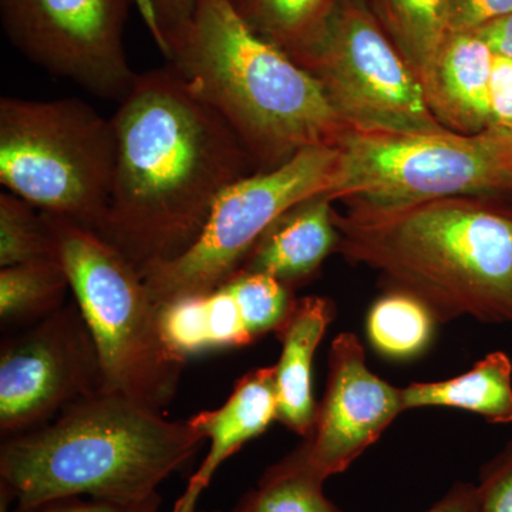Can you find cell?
I'll return each instance as SVG.
<instances>
[{
  "label": "cell",
  "instance_id": "cell-3",
  "mask_svg": "<svg viewBox=\"0 0 512 512\" xmlns=\"http://www.w3.org/2000/svg\"><path fill=\"white\" fill-rule=\"evenodd\" d=\"M336 251L382 272L439 320L512 322V212L467 198L333 211Z\"/></svg>",
  "mask_w": 512,
  "mask_h": 512
},
{
  "label": "cell",
  "instance_id": "cell-21",
  "mask_svg": "<svg viewBox=\"0 0 512 512\" xmlns=\"http://www.w3.org/2000/svg\"><path fill=\"white\" fill-rule=\"evenodd\" d=\"M434 315L419 299L404 292L383 296L367 316V335L377 352L393 359L419 355L433 335Z\"/></svg>",
  "mask_w": 512,
  "mask_h": 512
},
{
  "label": "cell",
  "instance_id": "cell-18",
  "mask_svg": "<svg viewBox=\"0 0 512 512\" xmlns=\"http://www.w3.org/2000/svg\"><path fill=\"white\" fill-rule=\"evenodd\" d=\"M372 6L384 32L424 86L450 35L448 0H372Z\"/></svg>",
  "mask_w": 512,
  "mask_h": 512
},
{
  "label": "cell",
  "instance_id": "cell-14",
  "mask_svg": "<svg viewBox=\"0 0 512 512\" xmlns=\"http://www.w3.org/2000/svg\"><path fill=\"white\" fill-rule=\"evenodd\" d=\"M494 56L490 46L474 32L450 33L444 40L423 86L430 110L444 127L461 134L491 128Z\"/></svg>",
  "mask_w": 512,
  "mask_h": 512
},
{
  "label": "cell",
  "instance_id": "cell-15",
  "mask_svg": "<svg viewBox=\"0 0 512 512\" xmlns=\"http://www.w3.org/2000/svg\"><path fill=\"white\" fill-rule=\"evenodd\" d=\"M332 202L319 194L289 208L258 239L239 272L274 276L286 286L315 274L338 249Z\"/></svg>",
  "mask_w": 512,
  "mask_h": 512
},
{
  "label": "cell",
  "instance_id": "cell-28",
  "mask_svg": "<svg viewBox=\"0 0 512 512\" xmlns=\"http://www.w3.org/2000/svg\"><path fill=\"white\" fill-rule=\"evenodd\" d=\"M160 47L164 36L191 18L197 0H133Z\"/></svg>",
  "mask_w": 512,
  "mask_h": 512
},
{
  "label": "cell",
  "instance_id": "cell-34",
  "mask_svg": "<svg viewBox=\"0 0 512 512\" xmlns=\"http://www.w3.org/2000/svg\"><path fill=\"white\" fill-rule=\"evenodd\" d=\"M198 512H222V511H198Z\"/></svg>",
  "mask_w": 512,
  "mask_h": 512
},
{
  "label": "cell",
  "instance_id": "cell-30",
  "mask_svg": "<svg viewBox=\"0 0 512 512\" xmlns=\"http://www.w3.org/2000/svg\"><path fill=\"white\" fill-rule=\"evenodd\" d=\"M491 127L512 136V60L495 55L490 86Z\"/></svg>",
  "mask_w": 512,
  "mask_h": 512
},
{
  "label": "cell",
  "instance_id": "cell-20",
  "mask_svg": "<svg viewBox=\"0 0 512 512\" xmlns=\"http://www.w3.org/2000/svg\"><path fill=\"white\" fill-rule=\"evenodd\" d=\"M325 480L313 474L293 451L269 467L258 487L237 505L239 512H342L323 493Z\"/></svg>",
  "mask_w": 512,
  "mask_h": 512
},
{
  "label": "cell",
  "instance_id": "cell-13",
  "mask_svg": "<svg viewBox=\"0 0 512 512\" xmlns=\"http://www.w3.org/2000/svg\"><path fill=\"white\" fill-rule=\"evenodd\" d=\"M278 420L275 366L252 370L238 380L227 402L191 417L190 423L210 440V450L175 500L170 512H198V503L218 468L249 440Z\"/></svg>",
  "mask_w": 512,
  "mask_h": 512
},
{
  "label": "cell",
  "instance_id": "cell-9",
  "mask_svg": "<svg viewBox=\"0 0 512 512\" xmlns=\"http://www.w3.org/2000/svg\"><path fill=\"white\" fill-rule=\"evenodd\" d=\"M338 163V146L305 148L274 170L258 171L228 187L183 255L141 272L158 308L214 291L237 275L272 222L299 202L330 194Z\"/></svg>",
  "mask_w": 512,
  "mask_h": 512
},
{
  "label": "cell",
  "instance_id": "cell-12",
  "mask_svg": "<svg viewBox=\"0 0 512 512\" xmlns=\"http://www.w3.org/2000/svg\"><path fill=\"white\" fill-rule=\"evenodd\" d=\"M402 412V389L370 372L359 339L340 333L330 348L328 386L315 423L296 453L326 481L348 470Z\"/></svg>",
  "mask_w": 512,
  "mask_h": 512
},
{
  "label": "cell",
  "instance_id": "cell-25",
  "mask_svg": "<svg viewBox=\"0 0 512 512\" xmlns=\"http://www.w3.org/2000/svg\"><path fill=\"white\" fill-rule=\"evenodd\" d=\"M201 296L208 350L241 348L254 342L227 285Z\"/></svg>",
  "mask_w": 512,
  "mask_h": 512
},
{
  "label": "cell",
  "instance_id": "cell-5",
  "mask_svg": "<svg viewBox=\"0 0 512 512\" xmlns=\"http://www.w3.org/2000/svg\"><path fill=\"white\" fill-rule=\"evenodd\" d=\"M43 217L99 353L103 392L163 413L177 396L187 359L165 342L160 308L143 276L92 229L46 212Z\"/></svg>",
  "mask_w": 512,
  "mask_h": 512
},
{
  "label": "cell",
  "instance_id": "cell-16",
  "mask_svg": "<svg viewBox=\"0 0 512 512\" xmlns=\"http://www.w3.org/2000/svg\"><path fill=\"white\" fill-rule=\"evenodd\" d=\"M332 320V306L319 296L296 299L291 313L276 335L282 353L275 366L278 421L289 430L308 437L318 404L312 394V363Z\"/></svg>",
  "mask_w": 512,
  "mask_h": 512
},
{
  "label": "cell",
  "instance_id": "cell-11",
  "mask_svg": "<svg viewBox=\"0 0 512 512\" xmlns=\"http://www.w3.org/2000/svg\"><path fill=\"white\" fill-rule=\"evenodd\" d=\"M103 392V372L79 306H62L3 343L0 430L16 436Z\"/></svg>",
  "mask_w": 512,
  "mask_h": 512
},
{
  "label": "cell",
  "instance_id": "cell-31",
  "mask_svg": "<svg viewBox=\"0 0 512 512\" xmlns=\"http://www.w3.org/2000/svg\"><path fill=\"white\" fill-rule=\"evenodd\" d=\"M474 33H477L490 46L495 55L512 60V13Z\"/></svg>",
  "mask_w": 512,
  "mask_h": 512
},
{
  "label": "cell",
  "instance_id": "cell-4",
  "mask_svg": "<svg viewBox=\"0 0 512 512\" xmlns=\"http://www.w3.org/2000/svg\"><path fill=\"white\" fill-rule=\"evenodd\" d=\"M205 441L188 420H167L120 394L100 392L67 407L53 423L3 441L0 483L19 512L70 497L143 501Z\"/></svg>",
  "mask_w": 512,
  "mask_h": 512
},
{
  "label": "cell",
  "instance_id": "cell-7",
  "mask_svg": "<svg viewBox=\"0 0 512 512\" xmlns=\"http://www.w3.org/2000/svg\"><path fill=\"white\" fill-rule=\"evenodd\" d=\"M333 201L372 208L512 192V136L500 128L477 134L365 133L349 128L339 141Z\"/></svg>",
  "mask_w": 512,
  "mask_h": 512
},
{
  "label": "cell",
  "instance_id": "cell-22",
  "mask_svg": "<svg viewBox=\"0 0 512 512\" xmlns=\"http://www.w3.org/2000/svg\"><path fill=\"white\" fill-rule=\"evenodd\" d=\"M60 261L43 212L3 191L0 194V266Z\"/></svg>",
  "mask_w": 512,
  "mask_h": 512
},
{
  "label": "cell",
  "instance_id": "cell-32",
  "mask_svg": "<svg viewBox=\"0 0 512 512\" xmlns=\"http://www.w3.org/2000/svg\"><path fill=\"white\" fill-rule=\"evenodd\" d=\"M424 512H478L476 487L471 484H457L446 497Z\"/></svg>",
  "mask_w": 512,
  "mask_h": 512
},
{
  "label": "cell",
  "instance_id": "cell-19",
  "mask_svg": "<svg viewBox=\"0 0 512 512\" xmlns=\"http://www.w3.org/2000/svg\"><path fill=\"white\" fill-rule=\"evenodd\" d=\"M69 289L60 261L5 266L0 269V319L3 325L39 322L62 308Z\"/></svg>",
  "mask_w": 512,
  "mask_h": 512
},
{
  "label": "cell",
  "instance_id": "cell-6",
  "mask_svg": "<svg viewBox=\"0 0 512 512\" xmlns=\"http://www.w3.org/2000/svg\"><path fill=\"white\" fill-rule=\"evenodd\" d=\"M117 161L113 120L80 99H0V184L37 210L99 232Z\"/></svg>",
  "mask_w": 512,
  "mask_h": 512
},
{
  "label": "cell",
  "instance_id": "cell-1",
  "mask_svg": "<svg viewBox=\"0 0 512 512\" xmlns=\"http://www.w3.org/2000/svg\"><path fill=\"white\" fill-rule=\"evenodd\" d=\"M111 120L116 173L97 235L140 274L183 255L222 192L261 171L227 121L170 63L138 73Z\"/></svg>",
  "mask_w": 512,
  "mask_h": 512
},
{
  "label": "cell",
  "instance_id": "cell-35",
  "mask_svg": "<svg viewBox=\"0 0 512 512\" xmlns=\"http://www.w3.org/2000/svg\"><path fill=\"white\" fill-rule=\"evenodd\" d=\"M232 512H239V511L237 510V508H235V510H234V511H232Z\"/></svg>",
  "mask_w": 512,
  "mask_h": 512
},
{
  "label": "cell",
  "instance_id": "cell-8",
  "mask_svg": "<svg viewBox=\"0 0 512 512\" xmlns=\"http://www.w3.org/2000/svg\"><path fill=\"white\" fill-rule=\"evenodd\" d=\"M289 56L319 80L352 130H448L430 110L419 77L360 0H332L311 36Z\"/></svg>",
  "mask_w": 512,
  "mask_h": 512
},
{
  "label": "cell",
  "instance_id": "cell-2",
  "mask_svg": "<svg viewBox=\"0 0 512 512\" xmlns=\"http://www.w3.org/2000/svg\"><path fill=\"white\" fill-rule=\"evenodd\" d=\"M160 49L261 171L305 148L338 146L348 133L319 80L258 35L232 0H197L191 18L168 32Z\"/></svg>",
  "mask_w": 512,
  "mask_h": 512
},
{
  "label": "cell",
  "instance_id": "cell-17",
  "mask_svg": "<svg viewBox=\"0 0 512 512\" xmlns=\"http://www.w3.org/2000/svg\"><path fill=\"white\" fill-rule=\"evenodd\" d=\"M404 410L454 407L484 417L488 423H512V362L493 352L473 369L443 382L413 383L402 389Z\"/></svg>",
  "mask_w": 512,
  "mask_h": 512
},
{
  "label": "cell",
  "instance_id": "cell-24",
  "mask_svg": "<svg viewBox=\"0 0 512 512\" xmlns=\"http://www.w3.org/2000/svg\"><path fill=\"white\" fill-rule=\"evenodd\" d=\"M225 285L234 295L242 320L254 340L265 333L276 332L296 302L289 286L274 276L239 272Z\"/></svg>",
  "mask_w": 512,
  "mask_h": 512
},
{
  "label": "cell",
  "instance_id": "cell-27",
  "mask_svg": "<svg viewBox=\"0 0 512 512\" xmlns=\"http://www.w3.org/2000/svg\"><path fill=\"white\" fill-rule=\"evenodd\" d=\"M512 13V0H448V29L477 32Z\"/></svg>",
  "mask_w": 512,
  "mask_h": 512
},
{
  "label": "cell",
  "instance_id": "cell-26",
  "mask_svg": "<svg viewBox=\"0 0 512 512\" xmlns=\"http://www.w3.org/2000/svg\"><path fill=\"white\" fill-rule=\"evenodd\" d=\"M478 512H512V441L481 471Z\"/></svg>",
  "mask_w": 512,
  "mask_h": 512
},
{
  "label": "cell",
  "instance_id": "cell-29",
  "mask_svg": "<svg viewBox=\"0 0 512 512\" xmlns=\"http://www.w3.org/2000/svg\"><path fill=\"white\" fill-rule=\"evenodd\" d=\"M160 494L153 495L143 501L101 500L92 497H70L50 501L37 507L32 512H160Z\"/></svg>",
  "mask_w": 512,
  "mask_h": 512
},
{
  "label": "cell",
  "instance_id": "cell-23",
  "mask_svg": "<svg viewBox=\"0 0 512 512\" xmlns=\"http://www.w3.org/2000/svg\"><path fill=\"white\" fill-rule=\"evenodd\" d=\"M258 35L292 53L311 36L332 0H232Z\"/></svg>",
  "mask_w": 512,
  "mask_h": 512
},
{
  "label": "cell",
  "instance_id": "cell-33",
  "mask_svg": "<svg viewBox=\"0 0 512 512\" xmlns=\"http://www.w3.org/2000/svg\"><path fill=\"white\" fill-rule=\"evenodd\" d=\"M13 503H15V498L9 488L0 483V512H19L18 508H12Z\"/></svg>",
  "mask_w": 512,
  "mask_h": 512
},
{
  "label": "cell",
  "instance_id": "cell-10",
  "mask_svg": "<svg viewBox=\"0 0 512 512\" xmlns=\"http://www.w3.org/2000/svg\"><path fill=\"white\" fill-rule=\"evenodd\" d=\"M133 0H0L3 28L30 62L121 103L138 73L124 50Z\"/></svg>",
  "mask_w": 512,
  "mask_h": 512
}]
</instances>
